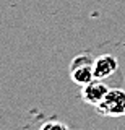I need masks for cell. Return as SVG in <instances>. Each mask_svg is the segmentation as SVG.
<instances>
[{
	"label": "cell",
	"instance_id": "obj_1",
	"mask_svg": "<svg viewBox=\"0 0 125 130\" xmlns=\"http://www.w3.org/2000/svg\"><path fill=\"white\" fill-rule=\"evenodd\" d=\"M96 111L102 117H122L125 116V89L111 88L102 103L96 106Z\"/></svg>",
	"mask_w": 125,
	"mask_h": 130
},
{
	"label": "cell",
	"instance_id": "obj_5",
	"mask_svg": "<svg viewBox=\"0 0 125 130\" xmlns=\"http://www.w3.org/2000/svg\"><path fill=\"white\" fill-rule=\"evenodd\" d=\"M39 130H70L68 125H65L63 122H59V120H47L41 125Z\"/></svg>",
	"mask_w": 125,
	"mask_h": 130
},
{
	"label": "cell",
	"instance_id": "obj_3",
	"mask_svg": "<svg viewBox=\"0 0 125 130\" xmlns=\"http://www.w3.org/2000/svg\"><path fill=\"white\" fill-rule=\"evenodd\" d=\"M107 85H104L102 80H98L94 78L93 81H90V83L83 85L81 86V99L84 104H90V106H98L102 103V99L106 98L107 91H109Z\"/></svg>",
	"mask_w": 125,
	"mask_h": 130
},
{
	"label": "cell",
	"instance_id": "obj_4",
	"mask_svg": "<svg viewBox=\"0 0 125 130\" xmlns=\"http://www.w3.org/2000/svg\"><path fill=\"white\" fill-rule=\"evenodd\" d=\"M94 78L98 80H106L109 76H112L119 68V62L114 55L104 54L99 55L98 59H94Z\"/></svg>",
	"mask_w": 125,
	"mask_h": 130
},
{
	"label": "cell",
	"instance_id": "obj_2",
	"mask_svg": "<svg viewBox=\"0 0 125 130\" xmlns=\"http://www.w3.org/2000/svg\"><path fill=\"white\" fill-rule=\"evenodd\" d=\"M94 59L90 54H80L73 57L70 63V78L73 80V83L83 85L90 83L94 80Z\"/></svg>",
	"mask_w": 125,
	"mask_h": 130
}]
</instances>
